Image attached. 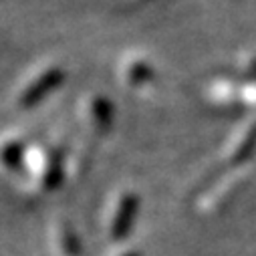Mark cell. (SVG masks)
Wrapping results in <instances>:
<instances>
[{
    "label": "cell",
    "mask_w": 256,
    "mask_h": 256,
    "mask_svg": "<svg viewBox=\"0 0 256 256\" xmlns=\"http://www.w3.org/2000/svg\"><path fill=\"white\" fill-rule=\"evenodd\" d=\"M117 77L125 89L146 91L156 83V71L148 56L142 54H127L119 62Z\"/></svg>",
    "instance_id": "obj_7"
},
{
    "label": "cell",
    "mask_w": 256,
    "mask_h": 256,
    "mask_svg": "<svg viewBox=\"0 0 256 256\" xmlns=\"http://www.w3.org/2000/svg\"><path fill=\"white\" fill-rule=\"evenodd\" d=\"M107 256H140V252L134 250V248H123V250H115V252H111Z\"/></svg>",
    "instance_id": "obj_9"
},
{
    "label": "cell",
    "mask_w": 256,
    "mask_h": 256,
    "mask_svg": "<svg viewBox=\"0 0 256 256\" xmlns=\"http://www.w3.org/2000/svg\"><path fill=\"white\" fill-rule=\"evenodd\" d=\"M134 2H140V0H134Z\"/></svg>",
    "instance_id": "obj_10"
},
{
    "label": "cell",
    "mask_w": 256,
    "mask_h": 256,
    "mask_svg": "<svg viewBox=\"0 0 256 256\" xmlns=\"http://www.w3.org/2000/svg\"><path fill=\"white\" fill-rule=\"evenodd\" d=\"M50 244L58 256H79L81 246L73 226L65 220H56L50 226Z\"/></svg>",
    "instance_id": "obj_8"
},
{
    "label": "cell",
    "mask_w": 256,
    "mask_h": 256,
    "mask_svg": "<svg viewBox=\"0 0 256 256\" xmlns=\"http://www.w3.org/2000/svg\"><path fill=\"white\" fill-rule=\"evenodd\" d=\"M248 166H240V168H230V170H220V174L208 182L204 186V190L198 196V210L202 212H212L222 208L238 190L240 182L244 180Z\"/></svg>",
    "instance_id": "obj_5"
},
{
    "label": "cell",
    "mask_w": 256,
    "mask_h": 256,
    "mask_svg": "<svg viewBox=\"0 0 256 256\" xmlns=\"http://www.w3.org/2000/svg\"><path fill=\"white\" fill-rule=\"evenodd\" d=\"M65 79V71L60 65L48 62V65L40 67L34 75H30L20 89L14 95V107L18 109H30L34 105H38L46 95H50Z\"/></svg>",
    "instance_id": "obj_4"
},
{
    "label": "cell",
    "mask_w": 256,
    "mask_h": 256,
    "mask_svg": "<svg viewBox=\"0 0 256 256\" xmlns=\"http://www.w3.org/2000/svg\"><path fill=\"white\" fill-rule=\"evenodd\" d=\"M18 170L22 172V182L28 192L46 194L65 178V160H60V156L46 144H32L26 146Z\"/></svg>",
    "instance_id": "obj_1"
},
{
    "label": "cell",
    "mask_w": 256,
    "mask_h": 256,
    "mask_svg": "<svg viewBox=\"0 0 256 256\" xmlns=\"http://www.w3.org/2000/svg\"><path fill=\"white\" fill-rule=\"evenodd\" d=\"M256 150V113L240 121L222 146L220 162L222 170L248 166V158Z\"/></svg>",
    "instance_id": "obj_2"
},
{
    "label": "cell",
    "mask_w": 256,
    "mask_h": 256,
    "mask_svg": "<svg viewBox=\"0 0 256 256\" xmlns=\"http://www.w3.org/2000/svg\"><path fill=\"white\" fill-rule=\"evenodd\" d=\"M77 119L81 123V132L87 138L95 140L99 136H103L113 119V109L107 97L99 95V93H89L83 99H79L77 105Z\"/></svg>",
    "instance_id": "obj_6"
},
{
    "label": "cell",
    "mask_w": 256,
    "mask_h": 256,
    "mask_svg": "<svg viewBox=\"0 0 256 256\" xmlns=\"http://www.w3.org/2000/svg\"><path fill=\"white\" fill-rule=\"evenodd\" d=\"M138 208H140V198L134 190H121L119 194H115V198L107 206L103 220L105 236L111 242H119L130 234L134 220L138 216Z\"/></svg>",
    "instance_id": "obj_3"
}]
</instances>
